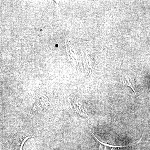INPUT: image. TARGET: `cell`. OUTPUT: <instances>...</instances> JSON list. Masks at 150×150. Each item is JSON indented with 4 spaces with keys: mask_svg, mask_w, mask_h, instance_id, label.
<instances>
[{
    "mask_svg": "<svg viewBox=\"0 0 150 150\" xmlns=\"http://www.w3.org/2000/svg\"><path fill=\"white\" fill-rule=\"evenodd\" d=\"M92 134L94 138L96 139V140L99 144L98 150H127L129 148L139 144L142 139V137L139 142H137V143H135V144H131L126 145V146H114V145L109 144L101 142L100 140H99V139L97 138L96 136L92 132Z\"/></svg>",
    "mask_w": 150,
    "mask_h": 150,
    "instance_id": "cell-1",
    "label": "cell"
},
{
    "mask_svg": "<svg viewBox=\"0 0 150 150\" xmlns=\"http://www.w3.org/2000/svg\"><path fill=\"white\" fill-rule=\"evenodd\" d=\"M124 82L126 83V86H127L131 88L133 91H134V93L136 95V96H137V93H136V87H135V82L133 79L130 77H127L125 79Z\"/></svg>",
    "mask_w": 150,
    "mask_h": 150,
    "instance_id": "cell-2",
    "label": "cell"
},
{
    "mask_svg": "<svg viewBox=\"0 0 150 150\" xmlns=\"http://www.w3.org/2000/svg\"><path fill=\"white\" fill-rule=\"evenodd\" d=\"M33 137H26L25 139H24V141H23V142H22V143L21 146L19 150H22V148L23 147V145H24L25 142V141H26V140H27L28 139H30V138H33Z\"/></svg>",
    "mask_w": 150,
    "mask_h": 150,
    "instance_id": "cell-3",
    "label": "cell"
}]
</instances>
